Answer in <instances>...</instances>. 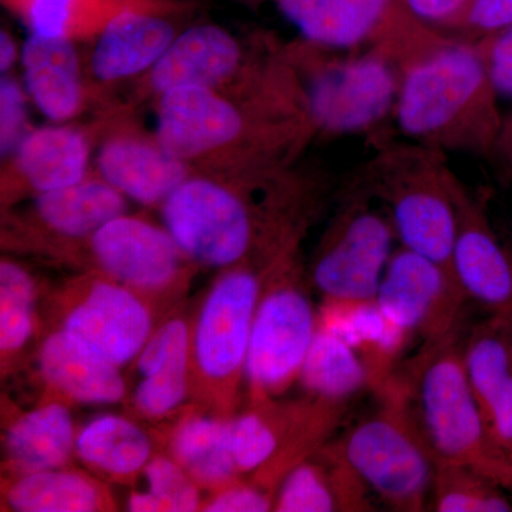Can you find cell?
<instances>
[{"label":"cell","instance_id":"1","mask_svg":"<svg viewBox=\"0 0 512 512\" xmlns=\"http://www.w3.org/2000/svg\"><path fill=\"white\" fill-rule=\"evenodd\" d=\"M402 66L393 114L404 134L430 146L494 151L504 123L477 42L431 39Z\"/></svg>","mask_w":512,"mask_h":512},{"label":"cell","instance_id":"2","mask_svg":"<svg viewBox=\"0 0 512 512\" xmlns=\"http://www.w3.org/2000/svg\"><path fill=\"white\" fill-rule=\"evenodd\" d=\"M407 403L434 463L458 464L511 493L512 464L495 446L468 382L458 329L426 343L404 372Z\"/></svg>","mask_w":512,"mask_h":512},{"label":"cell","instance_id":"3","mask_svg":"<svg viewBox=\"0 0 512 512\" xmlns=\"http://www.w3.org/2000/svg\"><path fill=\"white\" fill-rule=\"evenodd\" d=\"M375 394L379 406L338 440L340 450L389 510H429L434 461L414 426L399 372Z\"/></svg>","mask_w":512,"mask_h":512},{"label":"cell","instance_id":"4","mask_svg":"<svg viewBox=\"0 0 512 512\" xmlns=\"http://www.w3.org/2000/svg\"><path fill=\"white\" fill-rule=\"evenodd\" d=\"M269 268L245 367L254 403L275 399L298 382L319 326V313L291 259L276 258Z\"/></svg>","mask_w":512,"mask_h":512},{"label":"cell","instance_id":"5","mask_svg":"<svg viewBox=\"0 0 512 512\" xmlns=\"http://www.w3.org/2000/svg\"><path fill=\"white\" fill-rule=\"evenodd\" d=\"M363 187L349 192L340 207L315 264L312 282L323 301H375L396 237L389 212L373 207Z\"/></svg>","mask_w":512,"mask_h":512},{"label":"cell","instance_id":"6","mask_svg":"<svg viewBox=\"0 0 512 512\" xmlns=\"http://www.w3.org/2000/svg\"><path fill=\"white\" fill-rule=\"evenodd\" d=\"M429 161L379 165L366 190L383 201L402 247L426 256L454 275L451 256L457 217L450 173L440 165L427 164Z\"/></svg>","mask_w":512,"mask_h":512},{"label":"cell","instance_id":"7","mask_svg":"<svg viewBox=\"0 0 512 512\" xmlns=\"http://www.w3.org/2000/svg\"><path fill=\"white\" fill-rule=\"evenodd\" d=\"M264 278L251 269H232L215 282L202 303L191 339V359L202 382L237 393L245 377L249 340Z\"/></svg>","mask_w":512,"mask_h":512},{"label":"cell","instance_id":"8","mask_svg":"<svg viewBox=\"0 0 512 512\" xmlns=\"http://www.w3.org/2000/svg\"><path fill=\"white\" fill-rule=\"evenodd\" d=\"M467 299L451 272L400 247L386 266L375 301L390 322L412 338L420 336L426 345L458 329Z\"/></svg>","mask_w":512,"mask_h":512},{"label":"cell","instance_id":"9","mask_svg":"<svg viewBox=\"0 0 512 512\" xmlns=\"http://www.w3.org/2000/svg\"><path fill=\"white\" fill-rule=\"evenodd\" d=\"M164 222L183 254L210 266H231L254 242V224L237 195L205 180H185L164 201Z\"/></svg>","mask_w":512,"mask_h":512},{"label":"cell","instance_id":"10","mask_svg":"<svg viewBox=\"0 0 512 512\" xmlns=\"http://www.w3.org/2000/svg\"><path fill=\"white\" fill-rule=\"evenodd\" d=\"M394 56L380 49L329 64L316 74L309 90V110L323 130L359 133L376 126L393 111L402 73Z\"/></svg>","mask_w":512,"mask_h":512},{"label":"cell","instance_id":"11","mask_svg":"<svg viewBox=\"0 0 512 512\" xmlns=\"http://www.w3.org/2000/svg\"><path fill=\"white\" fill-rule=\"evenodd\" d=\"M279 10L306 39L335 49L376 43L394 55L424 33L400 0H276Z\"/></svg>","mask_w":512,"mask_h":512},{"label":"cell","instance_id":"12","mask_svg":"<svg viewBox=\"0 0 512 512\" xmlns=\"http://www.w3.org/2000/svg\"><path fill=\"white\" fill-rule=\"evenodd\" d=\"M62 330L121 367L153 335V316L140 293L111 278L94 279L67 303Z\"/></svg>","mask_w":512,"mask_h":512},{"label":"cell","instance_id":"13","mask_svg":"<svg viewBox=\"0 0 512 512\" xmlns=\"http://www.w3.org/2000/svg\"><path fill=\"white\" fill-rule=\"evenodd\" d=\"M457 231L451 266L468 299L488 313L512 316V249L498 239L485 202L468 194L450 174Z\"/></svg>","mask_w":512,"mask_h":512},{"label":"cell","instance_id":"14","mask_svg":"<svg viewBox=\"0 0 512 512\" xmlns=\"http://www.w3.org/2000/svg\"><path fill=\"white\" fill-rule=\"evenodd\" d=\"M92 248L109 278L140 295L168 291L180 275L181 249L146 221L121 215L94 232Z\"/></svg>","mask_w":512,"mask_h":512},{"label":"cell","instance_id":"15","mask_svg":"<svg viewBox=\"0 0 512 512\" xmlns=\"http://www.w3.org/2000/svg\"><path fill=\"white\" fill-rule=\"evenodd\" d=\"M463 359L488 433L512 464V318L488 313L463 339Z\"/></svg>","mask_w":512,"mask_h":512},{"label":"cell","instance_id":"16","mask_svg":"<svg viewBox=\"0 0 512 512\" xmlns=\"http://www.w3.org/2000/svg\"><path fill=\"white\" fill-rule=\"evenodd\" d=\"M375 498L336 440L323 444L285 474L276 490L274 511H375Z\"/></svg>","mask_w":512,"mask_h":512},{"label":"cell","instance_id":"17","mask_svg":"<svg viewBox=\"0 0 512 512\" xmlns=\"http://www.w3.org/2000/svg\"><path fill=\"white\" fill-rule=\"evenodd\" d=\"M242 119L208 87L180 86L163 93L158 147L178 160L200 156L238 137Z\"/></svg>","mask_w":512,"mask_h":512},{"label":"cell","instance_id":"18","mask_svg":"<svg viewBox=\"0 0 512 512\" xmlns=\"http://www.w3.org/2000/svg\"><path fill=\"white\" fill-rule=\"evenodd\" d=\"M319 326L349 343L366 367L369 389L382 390L397 373V362L412 336L390 322L376 301H323Z\"/></svg>","mask_w":512,"mask_h":512},{"label":"cell","instance_id":"19","mask_svg":"<svg viewBox=\"0 0 512 512\" xmlns=\"http://www.w3.org/2000/svg\"><path fill=\"white\" fill-rule=\"evenodd\" d=\"M191 336L184 320L160 326L138 353L140 383L134 406L143 416L160 419L174 412L190 389Z\"/></svg>","mask_w":512,"mask_h":512},{"label":"cell","instance_id":"20","mask_svg":"<svg viewBox=\"0 0 512 512\" xmlns=\"http://www.w3.org/2000/svg\"><path fill=\"white\" fill-rule=\"evenodd\" d=\"M39 363L50 387L73 402L117 403L126 394L120 367L62 329L47 336Z\"/></svg>","mask_w":512,"mask_h":512},{"label":"cell","instance_id":"21","mask_svg":"<svg viewBox=\"0 0 512 512\" xmlns=\"http://www.w3.org/2000/svg\"><path fill=\"white\" fill-rule=\"evenodd\" d=\"M170 22L148 12L147 5L131 6L107 20L92 57L101 80L131 76L156 64L173 43Z\"/></svg>","mask_w":512,"mask_h":512},{"label":"cell","instance_id":"22","mask_svg":"<svg viewBox=\"0 0 512 512\" xmlns=\"http://www.w3.org/2000/svg\"><path fill=\"white\" fill-rule=\"evenodd\" d=\"M238 63L234 37L217 26H195L174 39L154 64L151 84L160 93L180 86L211 89L231 76Z\"/></svg>","mask_w":512,"mask_h":512},{"label":"cell","instance_id":"23","mask_svg":"<svg viewBox=\"0 0 512 512\" xmlns=\"http://www.w3.org/2000/svg\"><path fill=\"white\" fill-rule=\"evenodd\" d=\"M99 168L107 183L143 204L167 200L187 175L183 160L136 140L107 144L101 150Z\"/></svg>","mask_w":512,"mask_h":512},{"label":"cell","instance_id":"24","mask_svg":"<svg viewBox=\"0 0 512 512\" xmlns=\"http://www.w3.org/2000/svg\"><path fill=\"white\" fill-rule=\"evenodd\" d=\"M76 439L70 410L49 402L12 421L6 431V457L19 476L53 470L69 461Z\"/></svg>","mask_w":512,"mask_h":512},{"label":"cell","instance_id":"25","mask_svg":"<svg viewBox=\"0 0 512 512\" xmlns=\"http://www.w3.org/2000/svg\"><path fill=\"white\" fill-rule=\"evenodd\" d=\"M22 62L29 94L42 113L56 121L72 117L82 93L79 63L67 36L33 33L23 46Z\"/></svg>","mask_w":512,"mask_h":512},{"label":"cell","instance_id":"26","mask_svg":"<svg viewBox=\"0 0 512 512\" xmlns=\"http://www.w3.org/2000/svg\"><path fill=\"white\" fill-rule=\"evenodd\" d=\"M171 454L201 488L218 491L239 476L229 446V419L188 416L175 430Z\"/></svg>","mask_w":512,"mask_h":512},{"label":"cell","instance_id":"27","mask_svg":"<svg viewBox=\"0 0 512 512\" xmlns=\"http://www.w3.org/2000/svg\"><path fill=\"white\" fill-rule=\"evenodd\" d=\"M6 501L19 512H96L113 507L96 480L62 467L22 474L9 485Z\"/></svg>","mask_w":512,"mask_h":512},{"label":"cell","instance_id":"28","mask_svg":"<svg viewBox=\"0 0 512 512\" xmlns=\"http://www.w3.org/2000/svg\"><path fill=\"white\" fill-rule=\"evenodd\" d=\"M126 208L123 192L103 181L80 183L42 192L37 212L43 222L67 237H86L110 221L121 217Z\"/></svg>","mask_w":512,"mask_h":512},{"label":"cell","instance_id":"29","mask_svg":"<svg viewBox=\"0 0 512 512\" xmlns=\"http://www.w3.org/2000/svg\"><path fill=\"white\" fill-rule=\"evenodd\" d=\"M76 453L84 464L104 476L128 480L146 468L153 446L147 434L133 421L103 416L80 431Z\"/></svg>","mask_w":512,"mask_h":512},{"label":"cell","instance_id":"30","mask_svg":"<svg viewBox=\"0 0 512 512\" xmlns=\"http://www.w3.org/2000/svg\"><path fill=\"white\" fill-rule=\"evenodd\" d=\"M87 157L86 140L76 131L43 128L19 144L18 167L35 190L49 192L83 181Z\"/></svg>","mask_w":512,"mask_h":512},{"label":"cell","instance_id":"31","mask_svg":"<svg viewBox=\"0 0 512 512\" xmlns=\"http://www.w3.org/2000/svg\"><path fill=\"white\" fill-rule=\"evenodd\" d=\"M299 380L309 396L346 406L356 394L369 389L366 367L355 349L332 330L320 326Z\"/></svg>","mask_w":512,"mask_h":512},{"label":"cell","instance_id":"32","mask_svg":"<svg viewBox=\"0 0 512 512\" xmlns=\"http://www.w3.org/2000/svg\"><path fill=\"white\" fill-rule=\"evenodd\" d=\"M490 477L458 464L434 463L430 511L511 512L512 495Z\"/></svg>","mask_w":512,"mask_h":512},{"label":"cell","instance_id":"33","mask_svg":"<svg viewBox=\"0 0 512 512\" xmlns=\"http://www.w3.org/2000/svg\"><path fill=\"white\" fill-rule=\"evenodd\" d=\"M40 36H67L86 23L110 20L121 10L147 5L146 0H5Z\"/></svg>","mask_w":512,"mask_h":512},{"label":"cell","instance_id":"34","mask_svg":"<svg viewBox=\"0 0 512 512\" xmlns=\"http://www.w3.org/2000/svg\"><path fill=\"white\" fill-rule=\"evenodd\" d=\"M35 285L25 269L0 264V350L3 360L25 348L33 332Z\"/></svg>","mask_w":512,"mask_h":512},{"label":"cell","instance_id":"35","mask_svg":"<svg viewBox=\"0 0 512 512\" xmlns=\"http://www.w3.org/2000/svg\"><path fill=\"white\" fill-rule=\"evenodd\" d=\"M146 493H133L128 510L133 512H191L200 510V485L174 458L156 457L143 470Z\"/></svg>","mask_w":512,"mask_h":512},{"label":"cell","instance_id":"36","mask_svg":"<svg viewBox=\"0 0 512 512\" xmlns=\"http://www.w3.org/2000/svg\"><path fill=\"white\" fill-rule=\"evenodd\" d=\"M477 45L495 92L512 99V25L478 40Z\"/></svg>","mask_w":512,"mask_h":512},{"label":"cell","instance_id":"37","mask_svg":"<svg viewBox=\"0 0 512 512\" xmlns=\"http://www.w3.org/2000/svg\"><path fill=\"white\" fill-rule=\"evenodd\" d=\"M275 494L259 485L231 484L202 505L210 512H265L274 510Z\"/></svg>","mask_w":512,"mask_h":512},{"label":"cell","instance_id":"38","mask_svg":"<svg viewBox=\"0 0 512 512\" xmlns=\"http://www.w3.org/2000/svg\"><path fill=\"white\" fill-rule=\"evenodd\" d=\"M25 99L22 90L13 80H2L0 86V144L2 153L22 143L25 130Z\"/></svg>","mask_w":512,"mask_h":512},{"label":"cell","instance_id":"39","mask_svg":"<svg viewBox=\"0 0 512 512\" xmlns=\"http://www.w3.org/2000/svg\"><path fill=\"white\" fill-rule=\"evenodd\" d=\"M512 25V0H473L461 28L476 42Z\"/></svg>","mask_w":512,"mask_h":512},{"label":"cell","instance_id":"40","mask_svg":"<svg viewBox=\"0 0 512 512\" xmlns=\"http://www.w3.org/2000/svg\"><path fill=\"white\" fill-rule=\"evenodd\" d=\"M417 22L437 28H461L473 0H400Z\"/></svg>","mask_w":512,"mask_h":512},{"label":"cell","instance_id":"41","mask_svg":"<svg viewBox=\"0 0 512 512\" xmlns=\"http://www.w3.org/2000/svg\"><path fill=\"white\" fill-rule=\"evenodd\" d=\"M494 151L501 157L512 178V117L503 124Z\"/></svg>","mask_w":512,"mask_h":512},{"label":"cell","instance_id":"42","mask_svg":"<svg viewBox=\"0 0 512 512\" xmlns=\"http://www.w3.org/2000/svg\"><path fill=\"white\" fill-rule=\"evenodd\" d=\"M16 60V45L8 33L2 32L0 36V69L5 72Z\"/></svg>","mask_w":512,"mask_h":512},{"label":"cell","instance_id":"43","mask_svg":"<svg viewBox=\"0 0 512 512\" xmlns=\"http://www.w3.org/2000/svg\"><path fill=\"white\" fill-rule=\"evenodd\" d=\"M511 318H512V316H511ZM511 494H512V488H511Z\"/></svg>","mask_w":512,"mask_h":512}]
</instances>
